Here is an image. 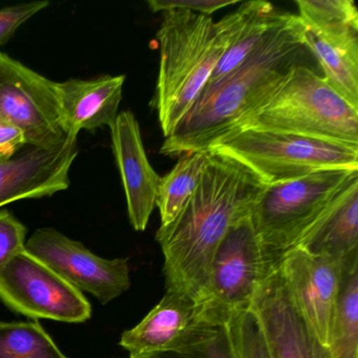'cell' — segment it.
<instances>
[{
	"label": "cell",
	"mask_w": 358,
	"mask_h": 358,
	"mask_svg": "<svg viewBox=\"0 0 358 358\" xmlns=\"http://www.w3.org/2000/svg\"><path fill=\"white\" fill-rule=\"evenodd\" d=\"M267 186L238 161L208 152L194 194L180 215L156 234L164 255L166 291L201 303L224 236L238 219L250 215Z\"/></svg>",
	"instance_id": "1"
},
{
	"label": "cell",
	"mask_w": 358,
	"mask_h": 358,
	"mask_svg": "<svg viewBox=\"0 0 358 358\" xmlns=\"http://www.w3.org/2000/svg\"><path fill=\"white\" fill-rule=\"evenodd\" d=\"M303 22L282 12L250 55L229 74L207 83L194 106L161 146V154L180 157L208 152L213 142L240 127L269 101L291 71L307 64Z\"/></svg>",
	"instance_id": "2"
},
{
	"label": "cell",
	"mask_w": 358,
	"mask_h": 358,
	"mask_svg": "<svg viewBox=\"0 0 358 358\" xmlns=\"http://www.w3.org/2000/svg\"><path fill=\"white\" fill-rule=\"evenodd\" d=\"M157 38L160 70L155 108L167 138L208 83L229 38L225 18L215 22L211 16L180 10L163 13Z\"/></svg>",
	"instance_id": "3"
},
{
	"label": "cell",
	"mask_w": 358,
	"mask_h": 358,
	"mask_svg": "<svg viewBox=\"0 0 358 358\" xmlns=\"http://www.w3.org/2000/svg\"><path fill=\"white\" fill-rule=\"evenodd\" d=\"M241 127L282 131L358 148V108L308 62L295 66L269 101L238 129Z\"/></svg>",
	"instance_id": "4"
},
{
	"label": "cell",
	"mask_w": 358,
	"mask_h": 358,
	"mask_svg": "<svg viewBox=\"0 0 358 358\" xmlns=\"http://www.w3.org/2000/svg\"><path fill=\"white\" fill-rule=\"evenodd\" d=\"M358 171L327 169L268 185L250 213L268 263L276 266L296 248Z\"/></svg>",
	"instance_id": "5"
},
{
	"label": "cell",
	"mask_w": 358,
	"mask_h": 358,
	"mask_svg": "<svg viewBox=\"0 0 358 358\" xmlns=\"http://www.w3.org/2000/svg\"><path fill=\"white\" fill-rule=\"evenodd\" d=\"M248 167L266 185L285 183L327 169L358 171V148L257 127H241L211 144Z\"/></svg>",
	"instance_id": "6"
},
{
	"label": "cell",
	"mask_w": 358,
	"mask_h": 358,
	"mask_svg": "<svg viewBox=\"0 0 358 358\" xmlns=\"http://www.w3.org/2000/svg\"><path fill=\"white\" fill-rule=\"evenodd\" d=\"M273 266L266 259L250 215L238 219L220 244L209 272L202 306L222 326L234 311L248 310L255 290Z\"/></svg>",
	"instance_id": "7"
},
{
	"label": "cell",
	"mask_w": 358,
	"mask_h": 358,
	"mask_svg": "<svg viewBox=\"0 0 358 358\" xmlns=\"http://www.w3.org/2000/svg\"><path fill=\"white\" fill-rule=\"evenodd\" d=\"M0 116L22 129L29 146L53 150L66 141L58 83L1 52Z\"/></svg>",
	"instance_id": "8"
},
{
	"label": "cell",
	"mask_w": 358,
	"mask_h": 358,
	"mask_svg": "<svg viewBox=\"0 0 358 358\" xmlns=\"http://www.w3.org/2000/svg\"><path fill=\"white\" fill-rule=\"evenodd\" d=\"M0 299L33 320L79 324L92 315L83 293L27 250L0 268Z\"/></svg>",
	"instance_id": "9"
},
{
	"label": "cell",
	"mask_w": 358,
	"mask_h": 358,
	"mask_svg": "<svg viewBox=\"0 0 358 358\" xmlns=\"http://www.w3.org/2000/svg\"><path fill=\"white\" fill-rule=\"evenodd\" d=\"M26 250L79 291L110 303L131 287L129 259H106L52 227L37 229Z\"/></svg>",
	"instance_id": "10"
},
{
	"label": "cell",
	"mask_w": 358,
	"mask_h": 358,
	"mask_svg": "<svg viewBox=\"0 0 358 358\" xmlns=\"http://www.w3.org/2000/svg\"><path fill=\"white\" fill-rule=\"evenodd\" d=\"M217 327L192 297L166 291L137 326L123 332L119 345L129 358L184 353L206 341Z\"/></svg>",
	"instance_id": "11"
},
{
	"label": "cell",
	"mask_w": 358,
	"mask_h": 358,
	"mask_svg": "<svg viewBox=\"0 0 358 358\" xmlns=\"http://www.w3.org/2000/svg\"><path fill=\"white\" fill-rule=\"evenodd\" d=\"M348 263L296 247L278 264L295 309L328 348Z\"/></svg>",
	"instance_id": "12"
},
{
	"label": "cell",
	"mask_w": 358,
	"mask_h": 358,
	"mask_svg": "<svg viewBox=\"0 0 358 358\" xmlns=\"http://www.w3.org/2000/svg\"><path fill=\"white\" fill-rule=\"evenodd\" d=\"M249 310L259 322L269 358H333L295 309L278 265L259 282Z\"/></svg>",
	"instance_id": "13"
},
{
	"label": "cell",
	"mask_w": 358,
	"mask_h": 358,
	"mask_svg": "<svg viewBox=\"0 0 358 358\" xmlns=\"http://www.w3.org/2000/svg\"><path fill=\"white\" fill-rule=\"evenodd\" d=\"M77 156V140L66 138L53 150L26 146L7 162L0 163V208L68 189L71 166Z\"/></svg>",
	"instance_id": "14"
},
{
	"label": "cell",
	"mask_w": 358,
	"mask_h": 358,
	"mask_svg": "<svg viewBox=\"0 0 358 358\" xmlns=\"http://www.w3.org/2000/svg\"><path fill=\"white\" fill-rule=\"evenodd\" d=\"M112 146L122 180L127 213L134 229H146L156 207L160 176L146 156L139 123L129 110L120 113L110 127Z\"/></svg>",
	"instance_id": "15"
},
{
	"label": "cell",
	"mask_w": 358,
	"mask_h": 358,
	"mask_svg": "<svg viewBox=\"0 0 358 358\" xmlns=\"http://www.w3.org/2000/svg\"><path fill=\"white\" fill-rule=\"evenodd\" d=\"M124 83V75L58 83L66 138L77 140L81 131L95 133L106 127L110 129L119 115Z\"/></svg>",
	"instance_id": "16"
},
{
	"label": "cell",
	"mask_w": 358,
	"mask_h": 358,
	"mask_svg": "<svg viewBox=\"0 0 358 358\" xmlns=\"http://www.w3.org/2000/svg\"><path fill=\"white\" fill-rule=\"evenodd\" d=\"M297 247L345 263L358 257V178L335 199Z\"/></svg>",
	"instance_id": "17"
},
{
	"label": "cell",
	"mask_w": 358,
	"mask_h": 358,
	"mask_svg": "<svg viewBox=\"0 0 358 358\" xmlns=\"http://www.w3.org/2000/svg\"><path fill=\"white\" fill-rule=\"evenodd\" d=\"M282 12L267 1H245L225 16L228 43L225 53L213 70L208 83L219 80L236 70L255 49Z\"/></svg>",
	"instance_id": "18"
},
{
	"label": "cell",
	"mask_w": 358,
	"mask_h": 358,
	"mask_svg": "<svg viewBox=\"0 0 358 358\" xmlns=\"http://www.w3.org/2000/svg\"><path fill=\"white\" fill-rule=\"evenodd\" d=\"M303 38L327 81L352 106L358 108V41L326 39L303 24Z\"/></svg>",
	"instance_id": "19"
},
{
	"label": "cell",
	"mask_w": 358,
	"mask_h": 358,
	"mask_svg": "<svg viewBox=\"0 0 358 358\" xmlns=\"http://www.w3.org/2000/svg\"><path fill=\"white\" fill-rule=\"evenodd\" d=\"M208 152H186L164 177H160L156 206L161 226L169 225L185 206L200 182Z\"/></svg>",
	"instance_id": "20"
},
{
	"label": "cell",
	"mask_w": 358,
	"mask_h": 358,
	"mask_svg": "<svg viewBox=\"0 0 358 358\" xmlns=\"http://www.w3.org/2000/svg\"><path fill=\"white\" fill-rule=\"evenodd\" d=\"M299 17L327 39L358 41V11L352 0H297Z\"/></svg>",
	"instance_id": "21"
},
{
	"label": "cell",
	"mask_w": 358,
	"mask_h": 358,
	"mask_svg": "<svg viewBox=\"0 0 358 358\" xmlns=\"http://www.w3.org/2000/svg\"><path fill=\"white\" fill-rule=\"evenodd\" d=\"M329 350L333 358H358V257L345 267Z\"/></svg>",
	"instance_id": "22"
},
{
	"label": "cell",
	"mask_w": 358,
	"mask_h": 358,
	"mask_svg": "<svg viewBox=\"0 0 358 358\" xmlns=\"http://www.w3.org/2000/svg\"><path fill=\"white\" fill-rule=\"evenodd\" d=\"M0 358H69L37 320L0 322Z\"/></svg>",
	"instance_id": "23"
},
{
	"label": "cell",
	"mask_w": 358,
	"mask_h": 358,
	"mask_svg": "<svg viewBox=\"0 0 358 358\" xmlns=\"http://www.w3.org/2000/svg\"><path fill=\"white\" fill-rule=\"evenodd\" d=\"M225 324L238 358H269L259 322L250 310L232 312Z\"/></svg>",
	"instance_id": "24"
},
{
	"label": "cell",
	"mask_w": 358,
	"mask_h": 358,
	"mask_svg": "<svg viewBox=\"0 0 358 358\" xmlns=\"http://www.w3.org/2000/svg\"><path fill=\"white\" fill-rule=\"evenodd\" d=\"M150 358H238L230 338L226 324L217 327V330L206 339L184 353H167Z\"/></svg>",
	"instance_id": "25"
},
{
	"label": "cell",
	"mask_w": 358,
	"mask_h": 358,
	"mask_svg": "<svg viewBox=\"0 0 358 358\" xmlns=\"http://www.w3.org/2000/svg\"><path fill=\"white\" fill-rule=\"evenodd\" d=\"M27 231L10 211L0 208V268L26 250Z\"/></svg>",
	"instance_id": "26"
},
{
	"label": "cell",
	"mask_w": 358,
	"mask_h": 358,
	"mask_svg": "<svg viewBox=\"0 0 358 358\" xmlns=\"http://www.w3.org/2000/svg\"><path fill=\"white\" fill-rule=\"evenodd\" d=\"M49 6L48 0H37L0 9V45H5L24 22Z\"/></svg>",
	"instance_id": "27"
},
{
	"label": "cell",
	"mask_w": 358,
	"mask_h": 358,
	"mask_svg": "<svg viewBox=\"0 0 358 358\" xmlns=\"http://www.w3.org/2000/svg\"><path fill=\"white\" fill-rule=\"evenodd\" d=\"M238 3V1L230 0H150L148 7L152 12H169L173 10L180 11L194 12L211 16V14L223 8L229 7Z\"/></svg>",
	"instance_id": "28"
},
{
	"label": "cell",
	"mask_w": 358,
	"mask_h": 358,
	"mask_svg": "<svg viewBox=\"0 0 358 358\" xmlns=\"http://www.w3.org/2000/svg\"><path fill=\"white\" fill-rule=\"evenodd\" d=\"M26 146L28 143L22 129L0 116V163L7 162Z\"/></svg>",
	"instance_id": "29"
}]
</instances>
